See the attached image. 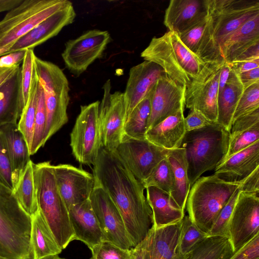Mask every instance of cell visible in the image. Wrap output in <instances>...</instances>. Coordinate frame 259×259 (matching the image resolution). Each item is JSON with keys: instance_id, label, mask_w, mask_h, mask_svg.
<instances>
[{"instance_id": "5", "label": "cell", "mask_w": 259, "mask_h": 259, "mask_svg": "<svg viewBox=\"0 0 259 259\" xmlns=\"http://www.w3.org/2000/svg\"><path fill=\"white\" fill-rule=\"evenodd\" d=\"M38 207L63 250L74 240L69 211L57 185L53 165L44 161L33 164Z\"/></svg>"}, {"instance_id": "50", "label": "cell", "mask_w": 259, "mask_h": 259, "mask_svg": "<svg viewBox=\"0 0 259 259\" xmlns=\"http://www.w3.org/2000/svg\"><path fill=\"white\" fill-rule=\"evenodd\" d=\"M240 189L243 192L259 193V167L241 182Z\"/></svg>"}, {"instance_id": "24", "label": "cell", "mask_w": 259, "mask_h": 259, "mask_svg": "<svg viewBox=\"0 0 259 259\" xmlns=\"http://www.w3.org/2000/svg\"><path fill=\"white\" fill-rule=\"evenodd\" d=\"M258 167L259 141L223 161L214 175L227 182L240 183Z\"/></svg>"}, {"instance_id": "33", "label": "cell", "mask_w": 259, "mask_h": 259, "mask_svg": "<svg viewBox=\"0 0 259 259\" xmlns=\"http://www.w3.org/2000/svg\"><path fill=\"white\" fill-rule=\"evenodd\" d=\"M33 164L31 160L28 161L13 191L22 208L30 216L38 209Z\"/></svg>"}, {"instance_id": "46", "label": "cell", "mask_w": 259, "mask_h": 259, "mask_svg": "<svg viewBox=\"0 0 259 259\" xmlns=\"http://www.w3.org/2000/svg\"><path fill=\"white\" fill-rule=\"evenodd\" d=\"M35 56L33 49L26 50L21 66L22 92L24 105L28 98L34 68V59Z\"/></svg>"}, {"instance_id": "48", "label": "cell", "mask_w": 259, "mask_h": 259, "mask_svg": "<svg viewBox=\"0 0 259 259\" xmlns=\"http://www.w3.org/2000/svg\"><path fill=\"white\" fill-rule=\"evenodd\" d=\"M229 259H259V234L235 252Z\"/></svg>"}, {"instance_id": "53", "label": "cell", "mask_w": 259, "mask_h": 259, "mask_svg": "<svg viewBox=\"0 0 259 259\" xmlns=\"http://www.w3.org/2000/svg\"><path fill=\"white\" fill-rule=\"evenodd\" d=\"M230 64L232 69L234 72L236 74H239L241 73L258 68L259 59L253 60L235 62Z\"/></svg>"}, {"instance_id": "56", "label": "cell", "mask_w": 259, "mask_h": 259, "mask_svg": "<svg viewBox=\"0 0 259 259\" xmlns=\"http://www.w3.org/2000/svg\"><path fill=\"white\" fill-rule=\"evenodd\" d=\"M23 1V0H0V13L12 10Z\"/></svg>"}, {"instance_id": "25", "label": "cell", "mask_w": 259, "mask_h": 259, "mask_svg": "<svg viewBox=\"0 0 259 259\" xmlns=\"http://www.w3.org/2000/svg\"><path fill=\"white\" fill-rule=\"evenodd\" d=\"M206 15L205 0H171L165 10L164 24L180 34Z\"/></svg>"}, {"instance_id": "4", "label": "cell", "mask_w": 259, "mask_h": 259, "mask_svg": "<svg viewBox=\"0 0 259 259\" xmlns=\"http://www.w3.org/2000/svg\"><path fill=\"white\" fill-rule=\"evenodd\" d=\"M141 56L158 65L168 77L186 89L206 64L183 44L178 34L170 31L153 37Z\"/></svg>"}, {"instance_id": "54", "label": "cell", "mask_w": 259, "mask_h": 259, "mask_svg": "<svg viewBox=\"0 0 259 259\" xmlns=\"http://www.w3.org/2000/svg\"><path fill=\"white\" fill-rule=\"evenodd\" d=\"M231 70L232 68L231 64L225 61L222 66L220 74L218 95L223 90Z\"/></svg>"}, {"instance_id": "12", "label": "cell", "mask_w": 259, "mask_h": 259, "mask_svg": "<svg viewBox=\"0 0 259 259\" xmlns=\"http://www.w3.org/2000/svg\"><path fill=\"white\" fill-rule=\"evenodd\" d=\"M170 150L159 147L146 139H137L123 135L115 152L142 183L156 166L167 158Z\"/></svg>"}, {"instance_id": "16", "label": "cell", "mask_w": 259, "mask_h": 259, "mask_svg": "<svg viewBox=\"0 0 259 259\" xmlns=\"http://www.w3.org/2000/svg\"><path fill=\"white\" fill-rule=\"evenodd\" d=\"M89 199L105 240L124 249L132 248L120 213L108 193L95 184Z\"/></svg>"}, {"instance_id": "57", "label": "cell", "mask_w": 259, "mask_h": 259, "mask_svg": "<svg viewBox=\"0 0 259 259\" xmlns=\"http://www.w3.org/2000/svg\"><path fill=\"white\" fill-rule=\"evenodd\" d=\"M131 259H143L142 242L131 248Z\"/></svg>"}, {"instance_id": "38", "label": "cell", "mask_w": 259, "mask_h": 259, "mask_svg": "<svg viewBox=\"0 0 259 259\" xmlns=\"http://www.w3.org/2000/svg\"><path fill=\"white\" fill-rule=\"evenodd\" d=\"M206 237V234L201 231L188 215L184 217L179 243L180 250L182 254H190L194 247Z\"/></svg>"}, {"instance_id": "2", "label": "cell", "mask_w": 259, "mask_h": 259, "mask_svg": "<svg viewBox=\"0 0 259 259\" xmlns=\"http://www.w3.org/2000/svg\"><path fill=\"white\" fill-rule=\"evenodd\" d=\"M207 24L196 55L203 62H225L222 45L244 23L259 13L256 0H205Z\"/></svg>"}, {"instance_id": "32", "label": "cell", "mask_w": 259, "mask_h": 259, "mask_svg": "<svg viewBox=\"0 0 259 259\" xmlns=\"http://www.w3.org/2000/svg\"><path fill=\"white\" fill-rule=\"evenodd\" d=\"M244 88L232 69L222 92L218 95L217 122L230 132L234 113Z\"/></svg>"}, {"instance_id": "31", "label": "cell", "mask_w": 259, "mask_h": 259, "mask_svg": "<svg viewBox=\"0 0 259 259\" xmlns=\"http://www.w3.org/2000/svg\"><path fill=\"white\" fill-rule=\"evenodd\" d=\"M174 175L175 189L170 194L173 204L185 211L190 190L185 151L182 148L171 150L167 155Z\"/></svg>"}, {"instance_id": "23", "label": "cell", "mask_w": 259, "mask_h": 259, "mask_svg": "<svg viewBox=\"0 0 259 259\" xmlns=\"http://www.w3.org/2000/svg\"><path fill=\"white\" fill-rule=\"evenodd\" d=\"M69 215L74 240L83 242L90 249L105 240L89 198L72 206Z\"/></svg>"}, {"instance_id": "58", "label": "cell", "mask_w": 259, "mask_h": 259, "mask_svg": "<svg viewBox=\"0 0 259 259\" xmlns=\"http://www.w3.org/2000/svg\"><path fill=\"white\" fill-rule=\"evenodd\" d=\"M46 259H65V258H61V257H59L58 256V255H57L49 257Z\"/></svg>"}, {"instance_id": "19", "label": "cell", "mask_w": 259, "mask_h": 259, "mask_svg": "<svg viewBox=\"0 0 259 259\" xmlns=\"http://www.w3.org/2000/svg\"><path fill=\"white\" fill-rule=\"evenodd\" d=\"M58 189L67 208L88 199L95 186L93 174L68 164L53 165Z\"/></svg>"}, {"instance_id": "13", "label": "cell", "mask_w": 259, "mask_h": 259, "mask_svg": "<svg viewBox=\"0 0 259 259\" xmlns=\"http://www.w3.org/2000/svg\"><path fill=\"white\" fill-rule=\"evenodd\" d=\"M111 41L108 31L98 29L88 30L68 40L62 53L65 67L74 76H79L96 60L102 57Z\"/></svg>"}, {"instance_id": "45", "label": "cell", "mask_w": 259, "mask_h": 259, "mask_svg": "<svg viewBox=\"0 0 259 259\" xmlns=\"http://www.w3.org/2000/svg\"><path fill=\"white\" fill-rule=\"evenodd\" d=\"M0 182L13 191L18 183L15 177L5 142L0 132Z\"/></svg>"}, {"instance_id": "41", "label": "cell", "mask_w": 259, "mask_h": 259, "mask_svg": "<svg viewBox=\"0 0 259 259\" xmlns=\"http://www.w3.org/2000/svg\"><path fill=\"white\" fill-rule=\"evenodd\" d=\"M259 108V81L244 89L236 107L232 122L237 118Z\"/></svg>"}, {"instance_id": "49", "label": "cell", "mask_w": 259, "mask_h": 259, "mask_svg": "<svg viewBox=\"0 0 259 259\" xmlns=\"http://www.w3.org/2000/svg\"><path fill=\"white\" fill-rule=\"evenodd\" d=\"M186 132L199 129L213 123L207 119L203 114L196 110H190L184 118Z\"/></svg>"}, {"instance_id": "52", "label": "cell", "mask_w": 259, "mask_h": 259, "mask_svg": "<svg viewBox=\"0 0 259 259\" xmlns=\"http://www.w3.org/2000/svg\"><path fill=\"white\" fill-rule=\"evenodd\" d=\"M244 89L259 81V67L237 74Z\"/></svg>"}, {"instance_id": "27", "label": "cell", "mask_w": 259, "mask_h": 259, "mask_svg": "<svg viewBox=\"0 0 259 259\" xmlns=\"http://www.w3.org/2000/svg\"><path fill=\"white\" fill-rule=\"evenodd\" d=\"M31 217L30 259H46L62 251L39 207Z\"/></svg>"}, {"instance_id": "40", "label": "cell", "mask_w": 259, "mask_h": 259, "mask_svg": "<svg viewBox=\"0 0 259 259\" xmlns=\"http://www.w3.org/2000/svg\"><path fill=\"white\" fill-rule=\"evenodd\" d=\"M240 191L239 187L221 210L210 230L207 234V237L220 236L228 238L229 223Z\"/></svg>"}, {"instance_id": "29", "label": "cell", "mask_w": 259, "mask_h": 259, "mask_svg": "<svg viewBox=\"0 0 259 259\" xmlns=\"http://www.w3.org/2000/svg\"><path fill=\"white\" fill-rule=\"evenodd\" d=\"M146 190V199L152 210L153 226L159 228L182 221L185 211L175 206L169 193L154 186Z\"/></svg>"}, {"instance_id": "22", "label": "cell", "mask_w": 259, "mask_h": 259, "mask_svg": "<svg viewBox=\"0 0 259 259\" xmlns=\"http://www.w3.org/2000/svg\"><path fill=\"white\" fill-rule=\"evenodd\" d=\"M164 74L160 66L146 60L130 69L123 93L126 105V120L134 108L148 95L159 77Z\"/></svg>"}, {"instance_id": "51", "label": "cell", "mask_w": 259, "mask_h": 259, "mask_svg": "<svg viewBox=\"0 0 259 259\" xmlns=\"http://www.w3.org/2000/svg\"><path fill=\"white\" fill-rule=\"evenodd\" d=\"M26 51L13 52L1 56L0 67L9 68L20 65V63L23 62L24 58Z\"/></svg>"}, {"instance_id": "44", "label": "cell", "mask_w": 259, "mask_h": 259, "mask_svg": "<svg viewBox=\"0 0 259 259\" xmlns=\"http://www.w3.org/2000/svg\"><path fill=\"white\" fill-rule=\"evenodd\" d=\"M91 250L90 259H131V249L121 248L106 240L101 242Z\"/></svg>"}, {"instance_id": "55", "label": "cell", "mask_w": 259, "mask_h": 259, "mask_svg": "<svg viewBox=\"0 0 259 259\" xmlns=\"http://www.w3.org/2000/svg\"><path fill=\"white\" fill-rule=\"evenodd\" d=\"M20 67V65H17L9 68L0 67V87L10 79Z\"/></svg>"}, {"instance_id": "26", "label": "cell", "mask_w": 259, "mask_h": 259, "mask_svg": "<svg viewBox=\"0 0 259 259\" xmlns=\"http://www.w3.org/2000/svg\"><path fill=\"white\" fill-rule=\"evenodd\" d=\"M184 111H178L148 129L146 139L167 150L179 148L186 133Z\"/></svg>"}, {"instance_id": "8", "label": "cell", "mask_w": 259, "mask_h": 259, "mask_svg": "<svg viewBox=\"0 0 259 259\" xmlns=\"http://www.w3.org/2000/svg\"><path fill=\"white\" fill-rule=\"evenodd\" d=\"M34 64L44 92L46 124L44 145L68 120L67 107L70 101L68 79L56 64L35 56Z\"/></svg>"}, {"instance_id": "7", "label": "cell", "mask_w": 259, "mask_h": 259, "mask_svg": "<svg viewBox=\"0 0 259 259\" xmlns=\"http://www.w3.org/2000/svg\"><path fill=\"white\" fill-rule=\"evenodd\" d=\"M241 183L227 182L214 174L200 177L192 186L186 201L191 221L207 235Z\"/></svg>"}, {"instance_id": "37", "label": "cell", "mask_w": 259, "mask_h": 259, "mask_svg": "<svg viewBox=\"0 0 259 259\" xmlns=\"http://www.w3.org/2000/svg\"><path fill=\"white\" fill-rule=\"evenodd\" d=\"M142 184L145 188L156 187L170 194L175 189V178L171 166L167 158L162 160L150 176Z\"/></svg>"}, {"instance_id": "43", "label": "cell", "mask_w": 259, "mask_h": 259, "mask_svg": "<svg viewBox=\"0 0 259 259\" xmlns=\"http://www.w3.org/2000/svg\"><path fill=\"white\" fill-rule=\"evenodd\" d=\"M207 14L179 34V37L183 44L192 53L197 54L207 24Z\"/></svg>"}, {"instance_id": "28", "label": "cell", "mask_w": 259, "mask_h": 259, "mask_svg": "<svg viewBox=\"0 0 259 259\" xmlns=\"http://www.w3.org/2000/svg\"><path fill=\"white\" fill-rule=\"evenodd\" d=\"M24 106L20 67L0 87V126L8 123H18Z\"/></svg>"}, {"instance_id": "34", "label": "cell", "mask_w": 259, "mask_h": 259, "mask_svg": "<svg viewBox=\"0 0 259 259\" xmlns=\"http://www.w3.org/2000/svg\"><path fill=\"white\" fill-rule=\"evenodd\" d=\"M38 84V79L34 67L28 98L17 123L18 128L23 135L27 143L29 154L34 131Z\"/></svg>"}, {"instance_id": "15", "label": "cell", "mask_w": 259, "mask_h": 259, "mask_svg": "<svg viewBox=\"0 0 259 259\" xmlns=\"http://www.w3.org/2000/svg\"><path fill=\"white\" fill-rule=\"evenodd\" d=\"M259 234V193L240 191L228 226V239L236 252Z\"/></svg>"}, {"instance_id": "1", "label": "cell", "mask_w": 259, "mask_h": 259, "mask_svg": "<svg viewBox=\"0 0 259 259\" xmlns=\"http://www.w3.org/2000/svg\"><path fill=\"white\" fill-rule=\"evenodd\" d=\"M95 184L109 195L122 217L133 247L146 237L153 225L152 210L145 189L115 152L100 147L93 165Z\"/></svg>"}, {"instance_id": "21", "label": "cell", "mask_w": 259, "mask_h": 259, "mask_svg": "<svg viewBox=\"0 0 259 259\" xmlns=\"http://www.w3.org/2000/svg\"><path fill=\"white\" fill-rule=\"evenodd\" d=\"M76 13L72 3L40 22L19 39L5 54L33 49L57 35L66 26L72 23Z\"/></svg>"}, {"instance_id": "9", "label": "cell", "mask_w": 259, "mask_h": 259, "mask_svg": "<svg viewBox=\"0 0 259 259\" xmlns=\"http://www.w3.org/2000/svg\"><path fill=\"white\" fill-rule=\"evenodd\" d=\"M68 0H23L0 20V57L21 37L57 11Z\"/></svg>"}, {"instance_id": "6", "label": "cell", "mask_w": 259, "mask_h": 259, "mask_svg": "<svg viewBox=\"0 0 259 259\" xmlns=\"http://www.w3.org/2000/svg\"><path fill=\"white\" fill-rule=\"evenodd\" d=\"M31 222L13 191L0 182V256L30 259Z\"/></svg>"}, {"instance_id": "3", "label": "cell", "mask_w": 259, "mask_h": 259, "mask_svg": "<svg viewBox=\"0 0 259 259\" xmlns=\"http://www.w3.org/2000/svg\"><path fill=\"white\" fill-rule=\"evenodd\" d=\"M229 139L230 132L217 122L186 132L180 147L185 151L191 187L204 172L223 161Z\"/></svg>"}, {"instance_id": "18", "label": "cell", "mask_w": 259, "mask_h": 259, "mask_svg": "<svg viewBox=\"0 0 259 259\" xmlns=\"http://www.w3.org/2000/svg\"><path fill=\"white\" fill-rule=\"evenodd\" d=\"M222 55L229 64L259 59V13L226 38L222 45Z\"/></svg>"}, {"instance_id": "17", "label": "cell", "mask_w": 259, "mask_h": 259, "mask_svg": "<svg viewBox=\"0 0 259 259\" xmlns=\"http://www.w3.org/2000/svg\"><path fill=\"white\" fill-rule=\"evenodd\" d=\"M185 92V86L165 73L159 77L150 92L151 110L148 130L184 109Z\"/></svg>"}, {"instance_id": "39", "label": "cell", "mask_w": 259, "mask_h": 259, "mask_svg": "<svg viewBox=\"0 0 259 259\" xmlns=\"http://www.w3.org/2000/svg\"><path fill=\"white\" fill-rule=\"evenodd\" d=\"M46 124V111L42 88L39 81L37 87V105L35 118L34 131L30 155H33L43 147Z\"/></svg>"}, {"instance_id": "30", "label": "cell", "mask_w": 259, "mask_h": 259, "mask_svg": "<svg viewBox=\"0 0 259 259\" xmlns=\"http://www.w3.org/2000/svg\"><path fill=\"white\" fill-rule=\"evenodd\" d=\"M8 153L13 172L18 182L30 160L28 147L25 140L18 128L17 123H8L0 126Z\"/></svg>"}, {"instance_id": "14", "label": "cell", "mask_w": 259, "mask_h": 259, "mask_svg": "<svg viewBox=\"0 0 259 259\" xmlns=\"http://www.w3.org/2000/svg\"><path fill=\"white\" fill-rule=\"evenodd\" d=\"M225 62L206 63L198 76L186 89V107L199 111L212 122L217 121L219 80Z\"/></svg>"}, {"instance_id": "36", "label": "cell", "mask_w": 259, "mask_h": 259, "mask_svg": "<svg viewBox=\"0 0 259 259\" xmlns=\"http://www.w3.org/2000/svg\"><path fill=\"white\" fill-rule=\"evenodd\" d=\"M150 93L133 110L124 126V135L137 139H146L150 114Z\"/></svg>"}, {"instance_id": "35", "label": "cell", "mask_w": 259, "mask_h": 259, "mask_svg": "<svg viewBox=\"0 0 259 259\" xmlns=\"http://www.w3.org/2000/svg\"><path fill=\"white\" fill-rule=\"evenodd\" d=\"M234 253L228 238L207 237L194 247L188 259H229Z\"/></svg>"}, {"instance_id": "11", "label": "cell", "mask_w": 259, "mask_h": 259, "mask_svg": "<svg viewBox=\"0 0 259 259\" xmlns=\"http://www.w3.org/2000/svg\"><path fill=\"white\" fill-rule=\"evenodd\" d=\"M100 102L80 106L70 133V147L76 160L82 164L93 165L100 149L98 122Z\"/></svg>"}, {"instance_id": "47", "label": "cell", "mask_w": 259, "mask_h": 259, "mask_svg": "<svg viewBox=\"0 0 259 259\" xmlns=\"http://www.w3.org/2000/svg\"><path fill=\"white\" fill-rule=\"evenodd\" d=\"M256 126H259V108L235 119L232 122L230 136Z\"/></svg>"}, {"instance_id": "59", "label": "cell", "mask_w": 259, "mask_h": 259, "mask_svg": "<svg viewBox=\"0 0 259 259\" xmlns=\"http://www.w3.org/2000/svg\"><path fill=\"white\" fill-rule=\"evenodd\" d=\"M0 259H10V258L0 256Z\"/></svg>"}, {"instance_id": "10", "label": "cell", "mask_w": 259, "mask_h": 259, "mask_svg": "<svg viewBox=\"0 0 259 259\" xmlns=\"http://www.w3.org/2000/svg\"><path fill=\"white\" fill-rule=\"evenodd\" d=\"M103 89L98 110L100 147L115 152L124 135L126 105L123 93H111L110 79L105 82Z\"/></svg>"}, {"instance_id": "20", "label": "cell", "mask_w": 259, "mask_h": 259, "mask_svg": "<svg viewBox=\"0 0 259 259\" xmlns=\"http://www.w3.org/2000/svg\"><path fill=\"white\" fill-rule=\"evenodd\" d=\"M182 227V221L159 228L152 226L142 241L143 259H188L191 254L183 255L179 248Z\"/></svg>"}, {"instance_id": "42", "label": "cell", "mask_w": 259, "mask_h": 259, "mask_svg": "<svg viewBox=\"0 0 259 259\" xmlns=\"http://www.w3.org/2000/svg\"><path fill=\"white\" fill-rule=\"evenodd\" d=\"M259 141V126H256L230 136L228 149L223 161L231 155L242 151Z\"/></svg>"}]
</instances>
